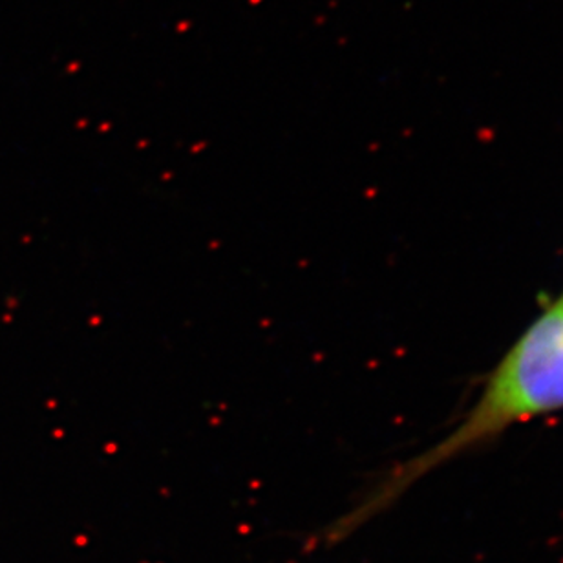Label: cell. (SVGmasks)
I'll list each match as a JSON object with an SVG mask.
<instances>
[{"instance_id":"obj_1","label":"cell","mask_w":563,"mask_h":563,"mask_svg":"<svg viewBox=\"0 0 563 563\" xmlns=\"http://www.w3.org/2000/svg\"><path fill=\"white\" fill-rule=\"evenodd\" d=\"M563 410V298L532 320L494 368L474 407L432 449L391 476L380 499L520 422ZM379 499V501H380Z\"/></svg>"}]
</instances>
